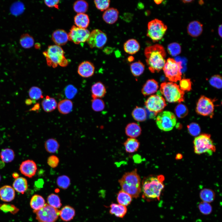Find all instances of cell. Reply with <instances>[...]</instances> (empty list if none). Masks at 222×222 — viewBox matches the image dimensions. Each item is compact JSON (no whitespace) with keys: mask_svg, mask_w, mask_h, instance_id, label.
Segmentation results:
<instances>
[{"mask_svg":"<svg viewBox=\"0 0 222 222\" xmlns=\"http://www.w3.org/2000/svg\"><path fill=\"white\" fill-rule=\"evenodd\" d=\"M147 36L154 42L161 40L164 36L167 27L161 20L155 19L149 22L147 26Z\"/></svg>","mask_w":222,"mask_h":222,"instance_id":"cell-8","label":"cell"},{"mask_svg":"<svg viewBox=\"0 0 222 222\" xmlns=\"http://www.w3.org/2000/svg\"><path fill=\"white\" fill-rule=\"evenodd\" d=\"M28 93L30 98L34 100H38L43 97L41 90L38 87H31L29 90Z\"/></svg>","mask_w":222,"mask_h":222,"instance_id":"cell-42","label":"cell"},{"mask_svg":"<svg viewBox=\"0 0 222 222\" xmlns=\"http://www.w3.org/2000/svg\"><path fill=\"white\" fill-rule=\"evenodd\" d=\"M30 204L31 207L33 210V212L41 209L46 204L43 197L38 194L34 195L32 197Z\"/></svg>","mask_w":222,"mask_h":222,"instance_id":"cell-27","label":"cell"},{"mask_svg":"<svg viewBox=\"0 0 222 222\" xmlns=\"http://www.w3.org/2000/svg\"><path fill=\"white\" fill-rule=\"evenodd\" d=\"M110 207L109 213L117 217H123L127 212L126 207L120 204L112 203L110 205Z\"/></svg>","mask_w":222,"mask_h":222,"instance_id":"cell-29","label":"cell"},{"mask_svg":"<svg viewBox=\"0 0 222 222\" xmlns=\"http://www.w3.org/2000/svg\"><path fill=\"white\" fill-rule=\"evenodd\" d=\"M58 109L61 113L66 114L70 113L73 108V103L69 99H65L60 101L57 105Z\"/></svg>","mask_w":222,"mask_h":222,"instance_id":"cell-30","label":"cell"},{"mask_svg":"<svg viewBox=\"0 0 222 222\" xmlns=\"http://www.w3.org/2000/svg\"><path fill=\"white\" fill-rule=\"evenodd\" d=\"M65 94L67 98L69 99L73 98L77 92L76 88L72 85L67 86L65 88Z\"/></svg>","mask_w":222,"mask_h":222,"instance_id":"cell-50","label":"cell"},{"mask_svg":"<svg viewBox=\"0 0 222 222\" xmlns=\"http://www.w3.org/2000/svg\"><path fill=\"white\" fill-rule=\"evenodd\" d=\"M182 63L174 59L168 58L163 68L166 77L171 82H176L181 79Z\"/></svg>","mask_w":222,"mask_h":222,"instance_id":"cell-7","label":"cell"},{"mask_svg":"<svg viewBox=\"0 0 222 222\" xmlns=\"http://www.w3.org/2000/svg\"><path fill=\"white\" fill-rule=\"evenodd\" d=\"M57 103L56 100L48 96H47L46 98L42 101V105L44 110L47 112H49L53 111L57 106Z\"/></svg>","mask_w":222,"mask_h":222,"instance_id":"cell-32","label":"cell"},{"mask_svg":"<svg viewBox=\"0 0 222 222\" xmlns=\"http://www.w3.org/2000/svg\"><path fill=\"white\" fill-rule=\"evenodd\" d=\"M140 46L139 43L134 39L127 40L124 44V49L125 51L130 54H134L139 50Z\"/></svg>","mask_w":222,"mask_h":222,"instance_id":"cell-23","label":"cell"},{"mask_svg":"<svg viewBox=\"0 0 222 222\" xmlns=\"http://www.w3.org/2000/svg\"><path fill=\"white\" fill-rule=\"evenodd\" d=\"M92 107L94 111H100L104 109L105 104L103 101L101 99H94L92 100Z\"/></svg>","mask_w":222,"mask_h":222,"instance_id":"cell-46","label":"cell"},{"mask_svg":"<svg viewBox=\"0 0 222 222\" xmlns=\"http://www.w3.org/2000/svg\"><path fill=\"white\" fill-rule=\"evenodd\" d=\"M13 187L17 192L23 194L28 188V183L26 179L23 177H18L15 179Z\"/></svg>","mask_w":222,"mask_h":222,"instance_id":"cell-26","label":"cell"},{"mask_svg":"<svg viewBox=\"0 0 222 222\" xmlns=\"http://www.w3.org/2000/svg\"><path fill=\"white\" fill-rule=\"evenodd\" d=\"M60 145L57 141L53 138L48 139L45 142L44 147L48 153H54L56 152L59 148Z\"/></svg>","mask_w":222,"mask_h":222,"instance_id":"cell-35","label":"cell"},{"mask_svg":"<svg viewBox=\"0 0 222 222\" xmlns=\"http://www.w3.org/2000/svg\"><path fill=\"white\" fill-rule=\"evenodd\" d=\"M141 179L136 169L125 173L118 180L122 190L132 197H138L141 192Z\"/></svg>","mask_w":222,"mask_h":222,"instance_id":"cell-3","label":"cell"},{"mask_svg":"<svg viewBox=\"0 0 222 222\" xmlns=\"http://www.w3.org/2000/svg\"><path fill=\"white\" fill-rule=\"evenodd\" d=\"M132 115L134 119L136 121H143L146 119L147 112L144 108L136 106L133 111Z\"/></svg>","mask_w":222,"mask_h":222,"instance_id":"cell-33","label":"cell"},{"mask_svg":"<svg viewBox=\"0 0 222 222\" xmlns=\"http://www.w3.org/2000/svg\"><path fill=\"white\" fill-rule=\"evenodd\" d=\"M47 204L56 208L58 209L60 208L62 205L60 199L56 194H50L47 197Z\"/></svg>","mask_w":222,"mask_h":222,"instance_id":"cell-40","label":"cell"},{"mask_svg":"<svg viewBox=\"0 0 222 222\" xmlns=\"http://www.w3.org/2000/svg\"><path fill=\"white\" fill-rule=\"evenodd\" d=\"M0 210L4 212H10L15 214L19 211V209L12 204H0Z\"/></svg>","mask_w":222,"mask_h":222,"instance_id":"cell-47","label":"cell"},{"mask_svg":"<svg viewBox=\"0 0 222 222\" xmlns=\"http://www.w3.org/2000/svg\"><path fill=\"white\" fill-rule=\"evenodd\" d=\"M158 88L157 82L154 79L148 80L143 85L142 92L144 96H147L155 92Z\"/></svg>","mask_w":222,"mask_h":222,"instance_id":"cell-20","label":"cell"},{"mask_svg":"<svg viewBox=\"0 0 222 222\" xmlns=\"http://www.w3.org/2000/svg\"><path fill=\"white\" fill-rule=\"evenodd\" d=\"M141 128L140 125L135 122L128 124L125 128L126 134L131 138H134L139 136L141 134Z\"/></svg>","mask_w":222,"mask_h":222,"instance_id":"cell-24","label":"cell"},{"mask_svg":"<svg viewBox=\"0 0 222 222\" xmlns=\"http://www.w3.org/2000/svg\"><path fill=\"white\" fill-rule=\"evenodd\" d=\"M45 4L50 7H54L58 9V4L59 1L58 0H45Z\"/></svg>","mask_w":222,"mask_h":222,"instance_id":"cell-54","label":"cell"},{"mask_svg":"<svg viewBox=\"0 0 222 222\" xmlns=\"http://www.w3.org/2000/svg\"><path fill=\"white\" fill-rule=\"evenodd\" d=\"M107 40L105 33L99 29H96L90 33L86 41L91 48L101 49L106 43Z\"/></svg>","mask_w":222,"mask_h":222,"instance_id":"cell-13","label":"cell"},{"mask_svg":"<svg viewBox=\"0 0 222 222\" xmlns=\"http://www.w3.org/2000/svg\"><path fill=\"white\" fill-rule=\"evenodd\" d=\"M203 25L198 21H193L190 23L187 27L188 34L193 37H196L202 34Z\"/></svg>","mask_w":222,"mask_h":222,"instance_id":"cell-19","label":"cell"},{"mask_svg":"<svg viewBox=\"0 0 222 222\" xmlns=\"http://www.w3.org/2000/svg\"><path fill=\"white\" fill-rule=\"evenodd\" d=\"M74 21L76 27L86 29L89 25L90 20L87 14L84 13H79L75 16Z\"/></svg>","mask_w":222,"mask_h":222,"instance_id":"cell-28","label":"cell"},{"mask_svg":"<svg viewBox=\"0 0 222 222\" xmlns=\"http://www.w3.org/2000/svg\"><path fill=\"white\" fill-rule=\"evenodd\" d=\"M128 60L130 62L134 60V58L132 56H130L129 57H128Z\"/></svg>","mask_w":222,"mask_h":222,"instance_id":"cell-61","label":"cell"},{"mask_svg":"<svg viewBox=\"0 0 222 222\" xmlns=\"http://www.w3.org/2000/svg\"><path fill=\"white\" fill-rule=\"evenodd\" d=\"M175 112L178 117L182 118L187 115L188 113V110L185 105L182 104H179L176 107L175 109Z\"/></svg>","mask_w":222,"mask_h":222,"instance_id":"cell-44","label":"cell"},{"mask_svg":"<svg viewBox=\"0 0 222 222\" xmlns=\"http://www.w3.org/2000/svg\"><path fill=\"white\" fill-rule=\"evenodd\" d=\"M193 1V0H184L182 1V2L184 3H190Z\"/></svg>","mask_w":222,"mask_h":222,"instance_id":"cell-59","label":"cell"},{"mask_svg":"<svg viewBox=\"0 0 222 222\" xmlns=\"http://www.w3.org/2000/svg\"><path fill=\"white\" fill-rule=\"evenodd\" d=\"M15 154L11 149L7 148L2 149L0 153V157L4 162L9 163L12 162L14 159Z\"/></svg>","mask_w":222,"mask_h":222,"instance_id":"cell-36","label":"cell"},{"mask_svg":"<svg viewBox=\"0 0 222 222\" xmlns=\"http://www.w3.org/2000/svg\"><path fill=\"white\" fill-rule=\"evenodd\" d=\"M156 121L159 129L164 131H168L171 130L175 126L176 118L173 113L164 111L159 113L156 118Z\"/></svg>","mask_w":222,"mask_h":222,"instance_id":"cell-9","label":"cell"},{"mask_svg":"<svg viewBox=\"0 0 222 222\" xmlns=\"http://www.w3.org/2000/svg\"><path fill=\"white\" fill-rule=\"evenodd\" d=\"M160 90L161 94L168 102L180 103L184 100V92L175 83H162L160 85Z\"/></svg>","mask_w":222,"mask_h":222,"instance_id":"cell-5","label":"cell"},{"mask_svg":"<svg viewBox=\"0 0 222 222\" xmlns=\"http://www.w3.org/2000/svg\"><path fill=\"white\" fill-rule=\"evenodd\" d=\"M12 176L14 179H15L19 177V175L18 173L15 172L13 173Z\"/></svg>","mask_w":222,"mask_h":222,"instance_id":"cell-57","label":"cell"},{"mask_svg":"<svg viewBox=\"0 0 222 222\" xmlns=\"http://www.w3.org/2000/svg\"><path fill=\"white\" fill-rule=\"evenodd\" d=\"M144 55L150 72H158L163 69L166 61V53L162 45L156 44L146 47L144 50Z\"/></svg>","mask_w":222,"mask_h":222,"instance_id":"cell-1","label":"cell"},{"mask_svg":"<svg viewBox=\"0 0 222 222\" xmlns=\"http://www.w3.org/2000/svg\"><path fill=\"white\" fill-rule=\"evenodd\" d=\"M168 53L171 56H175L179 54L181 52V47L180 44L176 42L171 43L167 46Z\"/></svg>","mask_w":222,"mask_h":222,"instance_id":"cell-43","label":"cell"},{"mask_svg":"<svg viewBox=\"0 0 222 222\" xmlns=\"http://www.w3.org/2000/svg\"><path fill=\"white\" fill-rule=\"evenodd\" d=\"M94 70L95 67L92 63L88 61H85L79 65L77 72L80 76L87 78L93 75Z\"/></svg>","mask_w":222,"mask_h":222,"instance_id":"cell-16","label":"cell"},{"mask_svg":"<svg viewBox=\"0 0 222 222\" xmlns=\"http://www.w3.org/2000/svg\"><path fill=\"white\" fill-rule=\"evenodd\" d=\"M222 24H221L218 28V33L220 37H222Z\"/></svg>","mask_w":222,"mask_h":222,"instance_id":"cell-55","label":"cell"},{"mask_svg":"<svg viewBox=\"0 0 222 222\" xmlns=\"http://www.w3.org/2000/svg\"><path fill=\"white\" fill-rule=\"evenodd\" d=\"M204 3V2L203 1H201V2H200V1L199 2V3L200 4H203Z\"/></svg>","mask_w":222,"mask_h":222,"instance_id":"cell-62","label":"cell"},{"mask_svg":"<svg viewBox=\"0 0 222 222\" xmlns=\"http://www.w3.org/2000/svg\"><path fill=\"white\" fill-rule=\"evenodd\" d=\"M145 105L149 111L156 114L161 112L166 106L165 99L159 94L150 96L145 101Z\"/></svg>","mask_w":222,"mask_h":222,"instance_id":"cell-12","label":"cell"},{"mask_svg":"<svg viewBox=\"0 0 222 222\" xmlns=\"http://www.w3.org/2000/svg\"><path fill=\"white\" fill-rule=\"evenodd\" d=\"M56 183L59 187L65 189L68 188L70 186V179L66 175H60L57 179Z\"/></svg>","mask_w":222,"mask_h":222,"instance_id":"cell-41","label":"cell"},{"mask_svg":"<svg viewBox=\"0 0 222 222\" xmlns=\"http://www.w3.org/2000/svg\"><path fill=\"white\" fill-rule=\"evenodd\" d=\"M19 43L23 48L28 49L33 46L34 40L31 36L26 33L22 35L21 36L19 39Z\"/></svg>","mask_w":222,"mask_h":222,"instance_id":"cell-34","label":"cell"},{"mask_svg":"<svg viewBox=\"0 0 222 222\" xmlns=\"http://www.w3.org/2000/svg\"><path fill=\"white\" fill-rule=\"evenodd\" d=\"M1 180V176H0V181Z\"/></svg>","mask_w":222,"mask_h":222,"instance_id":"cell-63","label":"cell"},{"mask_svg":"<svg viewBox=\"0 0 222 222\" xmlns=\"http://www.w3.org/2000/svg\"><path fill=\"white\" fill-rule=\"evenodd\" d=\"M126 152L132 153L136 151L138 149L140 143L138 140L135 138H128L124 143Z\"/></svg>","mask_w":222,"mask_h":222,"instance_id":"cell-31","label":"cell"},{"mask_svg":"<svg viewBox=\"0 0 222 222\" xmlns=\"http://www.w3.org/2000/svg\"><path fill=\"white\" fill-rule=\"evenodd\" d=\"M96 7L101 11L106 10L108 9L110 1L109 0H96L94 1Z\"/></svg>","mask_w":222,"mask_h":222,"instance_id":"cell-49","label":"cell"},{"mask_svg":"<svg viewBox=\"0 0 222 222\" xmlns=\"http://www.w3.org/2000/svg\"><path fill=\"white\" fill-rule=\"evenodd\" d=\"M214 105L210 99L204 96H201L196 104V112L203 116L212 118L214 115Z\"/></svg>","mask_w":222,"mask_h":222,"instance_id":"cell-11","label":"cell"},{"mask_svg":"<svg viewBox=\"0 0 222 222\" xmlns=\"http://www.w3.org/2000/svg\"><path fill=\"white\" fill-rule=\"evenodd\" d=\"M117 199L119 204L126 206L130 204L132 197L129 194L121 190L117 194Z\"/></svg>","mask_w":222,"mask_h":222,"instance_id":"cell-37","label":"cell"},{"mask_svg":"<svg viewBox=\"0 0 222 222\" xmlns=\"http://www.w3.org/2000/svg\"><path fill=\"white\" fill-rule=\"evenodd\" d=\"M131 72L135 76L142 74L145 70L144 65L140 61L132 63L130 65Z\"/></svg>","mask_w":222,"mask_h":222,"instance_id":"cell-38","label":"cell"},{"mask_svg":"<svg viewBox=\"0 0 222 222\" xmlns=\"http://www.w3.org/2000/svg\"><path fill=\"white\" fill-rule=\"evenodd\" d=\"M59 163V158L55 155L50 156L47 159V163L51 167L56 168L58 165Z\"/></svg>","mask_w":222,"mask_h":222,"instance_id":"cell-52","label":"cell"},{"mask_svg":"<svg viewBox=\"0 0 222 222\" xmlns=\"http://www.w3.org/2000/svg\"><path fill=\"white\" fill-rule=\"evenodd\" d=\"M180 89L182 91H190L191 89V83L190 79H183L179 82Z\"/></svg>","mask_w":222,"mask_h":222,"instance_id":"cell-51","label":"cell"},{"mask_svg":"<svg viewBox=\"0 0 222 222\" xmlns=\"http://www.w3.org/2000/svg\"><path fill=\"white\" fill-rule=\"evenodd\" d=\"M209 82L210 85L216 88L221 89L222 88V77L219 75L212 76L209 80Z\"/></svg>","mask_w":222,"mask_h":222,"instance_id":"cell-45","label":"cell"},{"mask_svg":"<svg viewBox=\"0 0 222 222\" xmlns=\"http://www.w3.org/2000/svg\"><path fill=\"white\" fill-rule=\"evenodd\" d=\"M162 175L148 177L143 180L142 191L144 197L149 199H159L164 185Z\"/></svg>","mask_w":222,"mask_h":222,"instance_id":"cell-2","label":"cell"},{"mask_svg":"<svg viewBox=\"0 0 222 222\" xmlns=\"http://www.w3.org/2000/svg\"><path fill=\"white\" fill-rule=\"evenodd\" d=\"M74 10L78 14L84 13L88 8V4L85 1L80 0L75 2L73 5Z\"/></svg>","mask_w":222,"mask_h":222,"instance_id":"cell-39","label":"cell"},{"mask_svg":"<svg viewBox=\"0 0 222 222\" xmlns=\"http://www.w3.org/2000/svg\"><path fill=\"white\" fill-rule=\"evenodd\" d=\"M42 182L43 180L42 179H39L38 181H36V183H35V185H36L37 186H38L39 185L40 186H42V183H43V182Z\"/></svg>","mask_w":222,"mask_h":222,"instance_id":"cell-56","label":"cell"},{"mask_svg":"<svg viewBox=\"0 0 222 222\" xmlns=\"http://www.w3.org/2000/svg\"><path fill=\"white\" fill-rule=\"evenodd\" d=\"M39 222H55L59 216V211L48 204L39 210L34 212Z\"/></svg>","mask_w":222,"mask_h":222,"instance_id":"cell-10","label":"cell"},{"mask_svg":"<svg viewBox=\"0 0 222 222\" xmlns=\"http://www.w3.org/2000/svg\"><path fill=\"white\" fill-rule=\"evenodd\" d=\"M22 3H14L12 6L11 10L12 13L16 15L22 13L24 8Z\"/></svg>","mask_w":222,"mask_h":222,"instance_id":"cell-53","label":"cell"},{"mask_svg":"<svg viewBox=\"0 0 222 222\" xmlns=\"http://www.w3.org/2000/svg\"><path fill=\"white\" fill-rule=\"evenodd\" d=\"M32 100L30 99H27L25 101L26 104L27 105H30L31 104L32 102Z\"/></svg>","mask_w":222,"mask_h":222,"instance_id":"cell-58","label":"cell"},{"mask_svg":"<svg viewBox=\"0 0 222 222\" xmlns=\"http://www.w3.org/2000/svg\"><path fill=\"white\" fill-rule=\"evenodd\" d=\"M47 65L55 68L58 65L61 67L66 66L68 61L64 56L62 48L56 45L49 46L46 51L43 52Z\"/></svg>","mask_w":222,"mask_h":222,"instance_id":"cell-4","label":"cell"},{"mask_svg":"<svg viewBox=\"0 0 222 222\" xmlns=\"http://www.w3.org/2000/svg\"><path fill=\"white\" fill-rule=\"evenodd\" d=\"M75 215V211L72 207L66 205L59 211V216L64 221H68L72 220Z\"/></svg>","mask_w":222,"mask_h":222,"instance_id":"cell-25","label":"cell"},{"mask_svg":"<svg viewBox=\"0 0 222 222\" xmlns=\"http://www.w3.org/2000/svg\"><path fill=\"white\" fill-rule=\"evenodd\" d=\"M90 34L86 29L73 26L68 34V40L76 44H79L87 41Z\"/></svg>","mask_w":222,"mask_h":222,"instance_id":"cell-14","label":"cell"},{"mask_svg":"<svg viewBox=\"0 0 222 222\" xmlns=\"http://www.w3.org/2000/svg\"><path fill=\"white\" fill-rule=\"evenodd\" d=\"M118 10L113 8H109L104 12L102 15L104 20L107 23L111 24L115 23L118 17Z\"/></svg>","mask_w":222,"mask_h":222,"instance_id":"cell-21","label":"cell"},{"mask_svg":"<svg viewBox=\"0 0 222 222\" xmlns=\"http://www.w3.org/2000/svg\"><path fill=\"white\" fill-rule=\"evenodd\" d=\"M193 144L195 152L197 154H206L211 155L216 150L210 136L208 134H202L196 137Z\"/></svg>","mask_w":222,"mask_h":222,"instance_id":"cell-6","label":"cell"},{"mask_svg":"<svg viewBox=\"0 0 222 222\" xmlns=\"http://www.w3.org/2000/svg\"><path fill=\"white\" fill-rule=\"evenodd\" d=\"M19 170L23 175L31 178L35 175L37 170V166L34 161L28 159L21 163L20 165Z\"/></svg>","mask_w":222,"mask_h":222,"instance_id":"cell-15","label":"cell"},{"mask_svg":"<svg viewBox=\"0 0 222 222\" xmlns=\"http://www.w3.org/2000/svg\"><path fill=\"white\" fill-rule=\"evenodd\" d=\"M91 92L93 99L101 98L104 96L106 93V88L103 83L98 82L92 86Z\"/></svg>","mask_w":222,"mask_h":222,"instance_id":"cell-22","label":"cell"},{"mask_svg":"<svg viewBox=\"0 0 222 222\" xmlns=\"http://www.w3.org/2000/svg\"><path fill=\"white\" fill-rule=\"evenodd\" d=\"M188 130L193 136H198L200 133V128L199 125L195 122L191 123L187 126Z\"/></svg>","mask_w":222,"mask_h":222,"instance_id":"cell-48","label":"cell"},{"mask_svg":"<svg viewBox=\"0 0 222 222\" xmlns=\"http://www.w3.org/2000/svg\"><path fill=\"white\" fill-rule=\"evenodd\" d=\"M52 39L56 45L60 46L65 45L68 42V34L63 29H57L52 34Z\"/></svg>","mask_w":222,"mask_h":222,"instance_id":"cell-17","label":"cell"},{"mask_svg":"<svg viewBox=\"0 0 222 222\" xmlns=\"http://www.w3.org/2000/svg\"><path fill=\"white\" fill-rule=\"evenodd\" d=\"M15 196L14 190L11 186L6 185L0 188V198L2 201L10 202L14 199Z\"/></svg>","mask_w":222,"mask_h":222,"instance_id":"cell-18","label":"cell"},{"mask_svg":"<svg viewBox=\"0 0 222 222\" xmlns=\"http://www.w3.org/2000/svg\"><path fill=\"white\" fill-rule=\"evenodd\" d=\"M154 1L156 4L158 5L161 4L163 1V0H154Z\"/></svg>","mask_w":222,"mask_h":222,"instance_id":"cell-60","label":"cell"}]
</instances>
